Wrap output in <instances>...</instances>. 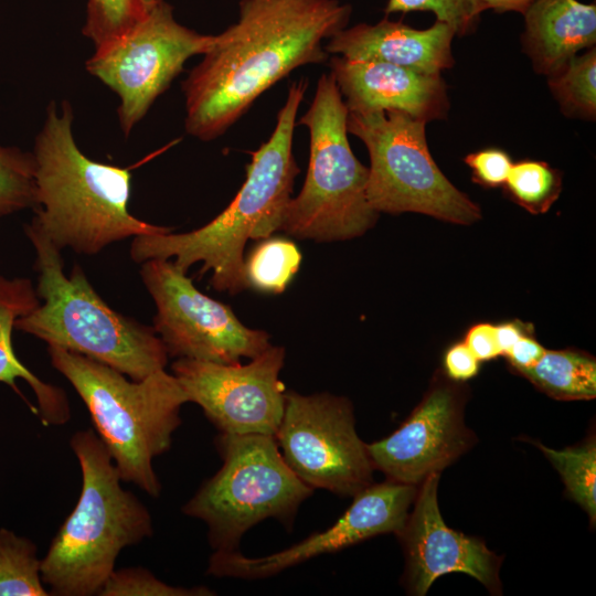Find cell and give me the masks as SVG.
Here are the masks:
<instances>
[{"instance_id": "6da1fadb", "label": "cell", "mask_w": 596, "mask_h": 596, "mask_svg": "<svg viewBox=\"0 0 596 596\" xmlns=\"http://www.w3.org/2000/svg\"><path fill=\"white\" fill-rule=\"evenodd\" d=\"M350 14L338 0H241L238 20L214 35L182 83L187 132L204 141L222 136L295 68L324 62L322 41Z\"/></svg>"}, {"instance_id": "7a4b0ae2", "label": "cell", "mask_w": 596, "mask_h": 596, "mask_svg": "<svg viewBox=\"0 0 596 596\" xmlns=\"http://www.w3.org/2000/svg\"><path fill=\"white\" fill-rule=\"evenodd\" d=\"M308 81L292 82L277 115L269 139L252 153L242 188L215 219L188 233L138 235L130 246L134 262L170 259L184 273L202 263L201 274L212 272L211 285L236 294L248 288L243 251L248 240L267 238L280 230L299 173L292 139L297 111Z\"/></svg>"}, {"instance_id": "3957f363", "label": "cell", "mask_w": 596, "mask_h": 596, "mask_svg": "<svg viewBox=\"0 0 596 596\" xmlns=\"http://www.w3.org/2000/svg\"><path fill=\"white\" fill-rule=\"evenodd\" d=\"M68 102L61 111L52 102L35 139L36 205L31 220L61 251L95 255L130 236L172 232L129 212L131 173L128 169L86 157L72 131Z\"/></svg>"}, {"instance_id": "277c9868", "label": "cell", "mask_w": 596, "mask_h": 596, "mask_svg": "<svg viewBox=\"0 0 596 596\" xmlns=\"http://www.w3.org/2000/svg\"><path fill=\"white\" fill-rule=\"evenodd\" d=\"M82 471L78 501L41 558L50 595H98L120 552L153 533L148 508L123 488L107 448L92 429L70 440Z\"/></svg>"}, {"instance_id": "5b68a950", "label": "cell", "mask_w": 596, "mask_h": 596, "mask_svg": "<svg viewBox=\"0 0 596 596\" xmlns=\"http://www.w3.org/2000/svg\"><path fill=\"white\" fill-rule=\"evenodd\" d=\"M35 251L36 294L43 302L14 328L49 345L109 365L131 380L163 370L168 352L153 327L113 310L75 264L64 274L61 249L33 223L24 225Z\"/></svg>"}, {"instance_id": "8992f818", "label": "cell", "mask_w": 596, "mask_h": 596, "mask_svg": "<svg viewBox=\"0 0 596 596\" xmlns=\"http://www.w3.org/2000/svg\"><path fill=\"white\" fill-rule=\"evenodd\" d=\"M47 352L54 369L86 405L121 481L158 497L161 483L152 460L170 449L172 435L181 425V407L188 403L175 376L163 369L136 381L60 347L49 345Z\"/></svg>"}, {"instance_id": "52a82bcc", "label": "cell", "mask_w": 596, "mask_h": 596, "mask_svg": "<svg viewBox=\"0 0 596 596\" xmlns=\"http://www.w3.org/2000/svg\"><path fill=\"white\" fill-rule=\"evenodd\" d=\"M214 444L221 468L182 507L205 523L213 552L238 550L243 535L266 519L290 531L313 489L289 468L275 436L219 433Z\"/></svg>"}, {"instance_id": "ba28073f", "label": "cell", "mask_w": 596, "mask_h": 596, "mask_svg": "<svg viewBox=\"0 0 596 596\" xmlns=\"http://www.w3.org/2000/svg\"><path fill=\"white\" fill-rule=\"evenodd\" d=\"M348 107L331 74H322L309 109L296 121L309 130L310 156L300 193L291 198L280 230L318 242L362 235L377 213L366 198L369 168L351 150Z\"/></svg>"}, {"instance_id": "9c48e42d", "label": "cell", "mask_w": 596, "mask_h": 596, "mask_svg": "<svg viewBox=\"0 0 596 596\" xmlns=\"http://www.w3.org/2000/svg\"><path fill=\"white\" fill-rule=\"evenodd\" d=\"M424 120L400 110L348 115V132L370 156L366 198L377 212H416L468 225L480 209L439 170L428 150Z\"/></svg>"}, {"instance_id": "30bf717a", "label": "cell", "mask_w": 596, "mask_h": 596, "mask_svg": "<svg viewBox=\"0 0 596 596\" xmlns=\"http://www.w3.org/2000/svg\"><path fill=\"white\" fill-rule=\"evenodd\" d=\"M213 39L180 24L167 1L153 0L136 25L95 49L86 70L118 95L119 124L128 136L187 60L203 55Z\"/></svg>"}, {"instance_id": "8fae6325", "label": "cell", "mask_w": 596, "mask_h": 596, "mask_svg": "<svg viewBox=\"0 0 596 596\" xmlns=\"http://www.w3.org/2000/svg\"><path fill=\"white\" fill-rule=\"evenodd\" d=\"M275 438L289 468L313 490L353 498L373 483L375 469L344 396L286 393Z\"/></svg>"}, {"instance_id": "7c38bea8", "label": "cell", "mask_w": 596, "mask_h": 596, "mask_svg": "<svg viewBox=\"0 0 596 596\" xmlns=\"http://www.w3.org/2000/svg\"><path fill=\"white\" fill-rule=\"evenodd\" d=\"M140 275L156 304L153 329L168 355L234 364L272 345L267 332L244 326L227 305L201 292L172 260L148 259Z\"/></svg>"}, {"instance_id": "4fadbf2b", "label": "cell", "mask_w": 596, "mask_h": 596, "mask_svg": "<svg viewBox=\"0 0 596 596\" xmlns=\"http://www.w3.org/2000/svg\"><path fill=\"white\" fill-rule=\"evenodd\" d=\"M285 350L270 345L246 364L178 359L171 366L187 394L221 434L275 436L286 392L279 374Z\"/></svg>"}, {"instance_id": "5bb4252c", "label": "cell", "mask_w": 596, "mask_h": 596, "mask_svg": "<svg viewBox=\"0 0 596 596\" xmlns=\"http://www.w3.org/2000/svg\"><path fill=\"white\" fill-rule=\"evenodd\" d=\"M418 486L389 479L372 483L358 492L351 505L326 530L264 556H246L238 550L213 552L209 560L207 574L242 579L266 578L373 536L397 534L406 522Z\"/></svg>"}, {"instance_id": "9a60e30c", "label": "cell", "mask_w": 596, "mask_h": 596, "mask_svg": "<svg viewBox=\"0 0 596 596\" xmlns=\"http://www.w3.org/2000/svg\"><path fill=\"white\" fill-rule=\"evenodd\" d=\"M462 408L457 390L444 384L433 387L396 430L366 444L374 469L389 480L414 486L440 472L476 441Z\"/></svg>"}, {"instance_id": "2e32d148", "label": "cell", "mask_w": 596, "mask_h": 596, "mask_svg": "<svg viewBox=\"0 0 596 596\" xmlns=\"http://www.w3.org/2000/svg\"><path fill=\"white\" fill-rule=\"evenodd\" d=\"M439 478L440 472H434L418 485L414 510L396 534L405 554L407 592L423 596L439 576L459 572L472 576L492 594H500L502 557L483 541L446 525L437 500Z\"/></svg>"}, {"instance_id": "e0dca14e", "label": "cell", "mask_w": 596, "mask_h": 596, "mask_svg": "<svg viewBox=\"0 0 596 596\" xmlns=\"http://www.w3.org/2000/svg\"><path fill=\"white\" fill-rule=\"evenodd\" d=\"M331 75L349 111L400 110L425 123L449 108L440 74H427L374 60L333 56Z\"/></svg>"}, {"instance_id": "ac0fdd59", "label": "cell", "mask_w": 596, "mask_h": 596, "mask_svg": "<svg viewBox=\"0 0 596 596\" xmlns=\"http://www.w3.org/2000/svg\"><path fill=\"white\" fill-rule=\"evenodd\" d=\"M454 29L436 21L428 29L383 19L376 24L359 23L329 39L328 53L348 58L374 60L427 74H440L454 65Z\"/></svg>"}, {"instance_id": "d6986e66", "label": "cell", "mask_w": 596, "mask_h": 596, "mask_svg": "<svg viewBox=\"0 0 596 596\" xmlns=\"http://www.w3.org/2000/svg\"><path fill=\"white\" fill-rule=\"evenodd\" d=\"M523 15V49L539 74H556L581 50L595 45V3L535 0Z\"/></svg>"}, {"instance_id": "ffe728a7", "label": "cell", "mask_w": 596, "mask_h": 596, "mask_svg": "<svg viewBox=\"0 0 596 596\" xmlns=\"http://www.w3.org/2000/svg\"><path fill=\"white\" fill-rule=\"evenodd\" d=\"M40 298L29 278L0 275V382L19 395L17 380H24L38 401V415L44 425H63L70 418V405L63 390L34 375L15 355L12 330L15 321L33 311Z\"/></svg>"}, {"instance_id": "44dd1931", "label": "cell", "mask_w": 596, "mask_h": 596, "mask_svg": "<svg viewBox=\"0 0 596 596\" xmlns=\"http://www.w3.org/2000/svg\"><path fill=\"white\" fill-rule=\"evenodd\" d=\"M519 372L556 400H592L596 396V362L586 353L545 350L536 363Z\"/></svg>"}, {"instance_id": "7402d4cb", "label": "cell", "mask_w": 596, "mask_h": 596, "mask_svg": "<svg viewBox=\"0 0 596 596\" xmlns=\"http://www.w3.org/2000/svg\"><path fill=\"white\" fill-rule=\"evenodd\" d=\"M36 545L28 538L0 529V596H47Z\"/></svg>"}, {"instance_id": "603a6c76", "label": "cell", "mask_w": 596, "mask_h": 596, "mask_svg": "<svg viewBox=\"0 0 596 596\" xmlns=\"http://www.w3.org/2000/svg\"><path fill=\"white\" fill-rule=\"evenodd\" d=\"M536 447L558 471L567 494L588 514L590 524L596 521V441L590 436L584 444L561 450L541 443Z\"/></svg>"}, {"instance_id": "cb8c5ba5", "label": "cell", "mask_w": 596, "mask_h": 596, "mask_svg": "<svg viewBox=\"0 0 596 596\" xmlns=\"http://www.w3.org/2000/svg\"><path fill=\"white\" fill-rule=\"evenodd\" d=\"M301 254L297 245L284 237L260 242L244 260L248 288L279 294L298 272Z\"/></svg>"}, {"instance_id": "d4e9b609", "label": "cell", "mask_w": 596, "mask_h": 596, "mask_svg": "<svg viewBox=\"0 0 596 596\" xmlns=\"http://www.w3.org/2000/svg\"><path fill=\"white\" fill-rule=\"evenodd\" d=\"M596 50L574 56L556 74L549 76V86L567 116L594 119L596 115Z\"/></svg>"}, {"instance_id": "484cf974", "label": "cell", "mask_w": 596, "mask_h": 596, "mask_svg": "<svg viewBox=\"0 0 596 596\" xmlns=\"http://www.w3.org/2000/svg\"><path fill=\"white\" fill-rule=\"evenodd\" d=\"M32 152L0 145V217L36 205Z\"/></svg>"}, {"instance_id": "4316f807", "label": "cell", "mask_w": 596, "mask_h": 596, "mask_svg": "<svg viewBox=\"0 0 596 596\" xmlns=\"http://www.w3.org/2000/svg\"><path fill=\"white\" fill-rule=\"evenodd\" d=\"M512 199L532 213L546 212L561 192V177L546 162L512 164L504 183Z\"/></svg>"}, {"instance_id": "83f0119b", "label": "cell", "mask_w": 596, "mask_h": 596, "mask_svg": "<svg viewBox=\"0 0 596 596\" xmlns=\"http://www.w3.org/2000/svg\"><path fill=\"white\" fill-rule=\"evenodd\" d=\"M149 6L143 0H88L83 34L99 47L136 25Z\"/></svg>"}, {"instance_id": "f1b7e54d", "label": "cell", "mask_w": 596, "mask_h": 596, "mask_svg": "<svg viewBox=\"0 0 596 596\" xmlns=\"http://www.w3.org/2000/svg\"><path fill=\"white\" fill-rule=\"evenodd\" d=\"M100 596H211L204 586L180 587L160 581L143 567L115 570L100 588Z\"/></svg>"}, {"instance_id": "f546056e", "label": "cell", "mask_w": 596, "mask_h": 596, "mask_svg": "<svg viewBox=\"0 0 596 596\" xmlns=\"http://www.w3.org/2000/svg\"><path fill=\"white\" fill-rule=\"evenodd\" d=\"M430 11L436 21L450 25L455 34L464 35L475 29L481 11L476 0H387L385 13Z\"/></svg>"}, {"instance_id": "4dcf8cb0", "label": "cell", "mask_w": 596, "mask_h": 596, "mask_svg": "<svg viewBox=\"0 0 596 596\" xmlns=\"http://www.w3.org/2000/svg\"><path fill=\"white\" fill-rule=\"evenodd\" d=\"M465 162L471 169L473 180L490 188L504 184L513 164L510 156L498 148L469 153Z\"/></svg>"}, {"instance_id": "1f68e13d", "label": "cell", "mask_w": 596, "mask_h": 596, "mask_svg": "<svg viewBox=\"0 0 596 596\" xmlns=\"http://www.w3.org/2000/svg\"><path fill=\"white\" fill-rule=\"evenodd\" d=\"M479 362L465 342L450 347L444 356L447 375L458 382L476 376L479 372Z\"/></svg>"}, {"instance_id": "d6a6232c", "label": "cell", "mask_w": 596, "mask_h": 596, "mask_svg": "<svg viewBox=\"0 0 596 596\" xmlns=\"http://www.w3.org/2000/svg\"><path fill=\"white\" fill-rule=\"evenodd\" d=\"M465 343L479 361H489L501 355L496 337V326L479 323L469 329Z\"/></svg>"}, {"instance_id": "836d02e7", "label": "cell", "mask_w": 596, "mask_h": 596, "mask_svg": "<svg viewBox=\"0 0 596 596\" xmlns=\"http://www.w3.org/2000/svg\"><path fill=\"white\" fill-rule=\"evenodd\" d=\"M545 352L533 338L523 334L507 352L505 356L517 371L532 366Z\"/></svg>"}, {"instance_id": "e575fe53", "label": "cell", "mask_w": 596, "mask_h": 596, "mask_svg": "<svg viewBox=\"0 0 596 596\" xmlns=\"http://www.w3.org/2000/svg\"><path fill=\"white\" fill-rule=\"evenodd\" d=\"M535 0H476L479 10H494L498 13L515 11L524 13Z\"/></svg>"}, {"instance_id": "d590c367", "label": "cell", "mask_w": 596, "mask_h": 596, "mask_svg": "<svg viewBox=\"0 0 596 596\" xmlns=\"http://www.w3.org/2000/svg\"><path fill=\"white\" fill-rule=\"evenodd\" d=\"M520 324L512 322L502 323L496 327L497 342L501 354H507L511 347L523 336Z\"/></svg>"}, {"instance_id": "8d00e7d4", "label": "cell", "mask_w": 596, "mask_h": 596, "mask_svg": "<svg viewBox=\"0 0 596 596\" xmlns=\"http://www.w3.org/2000/svg\"><path fill=\"white\" fill-rule=\"evenodd\" d=\"M143 2L149 6L153 2V0H143Z\"/></svg>"}]
</instances>
